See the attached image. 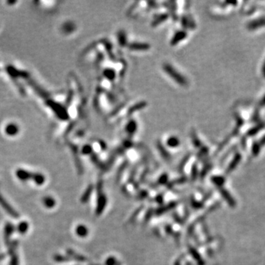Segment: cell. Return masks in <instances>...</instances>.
<instances>
[{
    "mask_svg": "<svg viewBox=\"0 0 265 265\" xmlns=\"http://www.w3.org/2000/svg\"><path fill=\"white\" fill-rule=\"evenodd\" d=\"M184 34L183 33H176L175 35H174V37H173V38H172V39L171 42H170V44H172V45L176 44L177 43L179 42V41L180 39L184 38Z\"/></svg>",
    "mask_w": 265,
    "mask_h": 265,
    "instance_id": "cell-8",
    "label": "cell"
},
{
    "mask_svg": "<svg viewBox=\"0 0 265 265\" xmlns=\"http://www.w3.org/2000/svg\"><path fill=\"white\" fill-rule=\"evenodd\" d=\"M128 49L133 51H146L150 48V46L146 43H131L128 44Z\"/></svg>",
    "mask_w": 265,
    "mask_h": 265,
    "instance_id": "cell-2",
    "label": "cell"
},
{
    "mask_svg": "<svg viewBox=\"0 0 265 265\" xmlns=\"http://www.w3.org/2000/svg\"><path fill=\"white\" fill-rule=\"evenodd\" d=\"M103 74H104L105 77L110 80H113L116 78V72L113 69H105L103 71Z\"/></svg>",
    "mask_w": 265,
    "mask_h": 265,
    "instance_id": "cell-5",
    "label": "cell"
},
{
    "mask_svg": "<svg viewBox=\"0 0 265 265\" xmlns=\"http://www.w3.org/2000/svg\"><path fill=\"white\" fill-rule=\"evenodd\" d=\"M136 122L133 121V120H130V121L127 124L125 130L129 135H132L133 133H135V131H136Z\"/></svg>",
    "mask_w": 265,
    "mask_h": 265,
    "instance_id": "cell-3",
    "label": "cell"
},
{
    "mask_svg": "<svg viewBox=\"0 0 265 265\" xmlns=\"http://www.w3.org/2000/svg\"><path fill=\"white\" fill-rule=\"evenodd\" d=\"M163 70H164V72L167 73L170 77H172L174 80L178 82V83L181 84V85H184L185 83V80L184 79V77H182L181 75L177 72L170 64L164 63L163 65Z\"/></svg>",
    "mask_w": 265,
    "mask_h": 265,
    "instance_id": "cell-1",
    "label": "cell"
},
{
    "mask_svg": "<svg viewBox=\"0 0 265 265\" xmlns=\"http://www.w3.org/2000/svg\"><path fill=\"white\" fill-rule=\"evenodd\" d=\"M178 139H177V138L174 137V136H172V137H169V139H167V145L169 146H174L176 145H178Z\"/></svg>",
    "mask_w": 265,
    "mask_h": 265,
    "instance_id": "cell-9",
    "label": "cell"
},
{
    "mask_svg": "<svg viewBox=\"0 0 265 265\" xmlns=\"http://www.w3.org/2000/svg\"><path fill=\"white\" fill-rule=\"evenodd\" d=\"M117 38H118V40H119V43L120 46H122V47L125 46V45L127 44V37H126L125 33H124V31L119 32Z\"/></svg>",
    "mask_w": 265,
    "mask_h": 265,
    "instance_id": "cell-6",
    "label": "cell"
},
{
    "mask_svg": "<svg viewBox=\"0 0 265 265\" xmlns=\"http://www.w3.org/2000/svg\"><path fill=\"white\" fill-rule=\"evenodd\" d=\"M146 102H140L139 103H137L136 105H133V106L128 110V114H129V115H131V114L133 113L134 112H135L136 111L143 109L146 106Z\"/></svg>",
    "mask_w": 265,
    "mask_h": 265,
    "instance_id": "cell-4",
    "label": "cell"
},
{
    "mask_svg": "<svg viewBox=\"0 0 265 265\" xmlns=\"http://www.w3.org/2000/svg\"><path fill=\"white\" fill-rule=\"evenodd\" d=\"M168 17H169V15H168L167 14H164L161 15V16H159L158 18L155 19L154 21H152V26H153V27H156V26L159 25L160 23L165 21L168 19Z\"/></svg>",
    "mask_w": 265,
    "mask_h": 265,
    "instance_id": "cell-7",
    "label": "cell"
}]
</instances>
